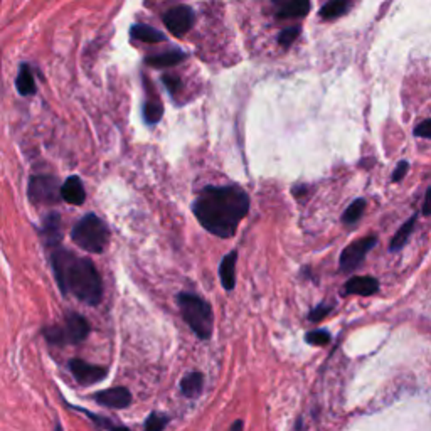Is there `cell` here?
<instances>
[{
  "label": "cell",
  "mask_w": 431,
  "mask_h": 431,
  "mask_svg": "<svg viewBox=\"0 0 431 431\" xmlns=\"http://www.w3.org/2000/svg\"><path fill=\"white\" fill-rule=\"evenodd\" d=\"M54 431H65V430H62L61 421H56V425H54Z\"/></svg>",
  "instance_id": "obj_34"
},
{
  "label": "cell",
  "mask_w": 431,
  "mask_h": 431,
  "mask_svg": "<svg viewBox=\"0 0 431 431\" xmlns=\"http://www.w3.org/2000/svg\"><path fill=\"white\" fill-rule=\"evenodd\" d=\"M330 334L327 332V330H312V332H307L305 336V340L308 342L310 345H315V347H323V345H327L330 342Z\"/></svg>",
  "instance_id": "obj_25"
},
{
  "label": "cell",
  "mask_w": 431,
  "mask_h": 431,
  "mask_svg": "<svg viewBox=\"0 0 431 431\" xmlns=\"http://www.w3.org/2000/svg\"><path fill=\"white\" fill-rule=\"evenodd\" d=\"M236 259H237V253L231 251L222 258L221 266H219V277H221V283L224 290L231 292V290L236 287V273H234V268H236Z\"/></svg>",
  "instance_id": "obj_14"
},
{
  "label": "cell",
  "mask_w": 431,
  "mask_h": 431,
  "mask_svg": "<svg viewBox=\"0 0 431 431\" xmlns=\"http://www.w3.org/2000/svg\"><path fill=\"white\" fill-rule=\"evenodd\" d=\"M51 266L62 295H73L90 307H98L102 303V275L90 258H81L65 248H56L51 251Z\"/></svg>",
  "instance_id": "obj_2"
},
{
  "label": "cell",
  "mask_w": 431,
  "mask_h": 431,
  "mask_svg": "<svg viewBox=\"0 0 431 431\" xmlns=\"http://www.w3.org/2000/svg\"><path fill=\"white\" fill-rule=\"evenodd\" d=\"M162 83L165 84V88L170 91V95H176V91L180 88V80L177 76H172V74H165V76L162 78Z\"/></svg>",
  "instance_id": "obj_28"
},
{
  "label": "cell",
  "mask_w": 431,
  "mask_h": 431,
  "mask_svg": "<svg viewBox=\"0 0 431 431\" xmlns=\"http://www.w3.org/2000/svg\"><path fill=\"white\" fill-rule=\"evenodd\" d=\"M176 302L179 305L182 318L191 327L192 332L200 340H209L214 332V314L209 303L199 295L187 292L179 293L176 296Z\"/></svg>",
  "instance_id": "obj_4"
},
{
  "label": "cell",
  "mask_w": 431,
  "mask_h": 431,
  "mask_svg": "<svg viewBox=\"0 0 431 431\" xmlns=\"http://www.w3.org/2000/svg\"><path fill=\"white\" fill-rule=\"evenodd\" d=\"M423 214L431 216V189H428V192H426L425 202H423Z\"/></svg>",
  "instance_id": "obj_31"
},
{
  "label": "cell",
  "mask_w": 431,
  "mask_h": 431,
  "mask_svg": "<svg viewBox=\"0 0 431 431\" xmlns=\"http://www.w3.org/2000/svg\"><path fill=\"white\" fill-rule=\"evenodd\" d=\"M299 34H300V27L285 29V31L280 34V37H278V43H280L281 46H285V47L292 46V44L295 43L296 37H299Z\"/></svg>",
  "instance_id": "obj_26"
},
{
  "label": "cell",
  "mask_w": 431,
  "mask_h": 431,
  "mask_svg": "<svg viewBox=\"0 0 431 431\" xmlns=\"http://www.w3.org/2000/svg\"><path fill=\"white\" fill-rule=\"evenodd\" d=\"M27 198L32 204L54 206L61 200V185L53 176H34L29 180Z\"/></svg>",
  "instance_id": "obj_6"
},
{
  "label": "cell",
  "mask_w": 431,
  "mask_h": 431,
  "mask_svg": "<svg viewBox=\"0 0 431 431\" xmlns=\"http://www.w3.org/2000/svg\"><path fill=\"white\" fill-rule=\"evenodd\" d=\"M163 24L170 34L182 37L194 25V10L187 5H176L163 14Z\"/></svg>",
  "instance_id": "obj_9"
},
{
  "label": "cell",
  "mask_w": 431,
  "mask_h": 431,
  "mask_svg": "<svg viewBox=\"0 0 431 431\" xmlns=\"http://www.w3.org/2000/svg\"><path fill=\"white\" fill-rule=\"evenodd\" d=\"M243 426H244V423L241 421V419H236V421L231 425V428H229V431H243Z\"/></svg>",
  "instance_id": "obj_33"
},
{
  "label": "cell",
  "mask_w": 431,
  "mask_h": 431,
  "mask_svg": "<svg viewBox=\"0 0 431 431\" xmlns=\"http://www.w3.org/2000/svg\"><path fill=\"white\" fill-rule=\"evenodd\" d=\"M379 281L374 277H354L345 283V295L371 296L377 293Z\"/></svg>",
  "instance_id": "obj_13"
},
{
  "label": "cell",
  "mask_w": 431,
  "mask_h": 431,
  "mask_svg": "<svg viewBox=\"0 0 431 431\" xmlns=\"http://www.w3.org/2000/svg\"><path fill=\"white\" fill-rule=\"evenodd\" d=\"M330 312H332V305H329V303H322V305H318L317 308H314V310L310 312V315H308V321L321 322L327 317V315L330 314Z\"/></svg>",
  "instance_id": "obj_27"
},
{
  "label": "cell",
  "mask_w": 431,
  "mask_h": 431,
  "mask_svg": "<svg viewBox=\"0 0 431 431\" xmlns=\"http://www.w3.org/2000/svg\"><path fill=\"white\" fill-rule=\"evenodd\" d=\"M169 421H170L169 416L154 411V413L148 415V418L145 419L143 431H163L165 426L169 425Z\"/></svg>",
  "instance_id": "obj_23"
},
{
  "label": "cell",
  "mask_w": 431,
  "mask_h": 431,
  "mask_svg": "<svg viewBox=\"0 0 431 431\" xmlns=\"http://www.w3.org/2000/svg\"><path fill=\"white\" fill-rule=\"evenodd\" d=\"M273 2H277V3H278V2H283V0H273Z\"/></svg>",
  "instance_id": "obj_35"
},
{
  "label": "cell",
  "mask_w": 431,
  "mask_h": 431,
  "mask_svg": "<svg viewBox=\"0 0 431 431\" xmlns=\"http://www.w3.org/2000/svg\"><path fill=\"white\" fill-rule=\"evenodd\" d=\"M106 431H132V430H130L128 426H125V425H115V423L111 421V425L108 426Z\"/></svg>",
  "instance_id": "obj_32"
},
{
  "label": "cell",
  "mask_w": 431,
  "mask_h": 431,
  "mask_svg": "<svg viewBox=\"0 0 431 431\" xmlns=\"http://www.w3.org/2000/svg\"><path fill=\"white\" fill-rule=\"evenodd\" d=\"M91 399L98 403L100 406L110 408V410H126L132 404L133 396L130 389L125 388V386H115V388H108L95 393Z\"/></svg>",
  "instance_id": "obj_10"
},
{
  "label": "cell",
  "mask_w": 431,
  "mask_h": 431,
  "mask_svg": "<svg viewBox=\"0 0 431 431\" xmlns=\"http://www.w3.org/2000/svg\"><path fill=\"white\" fill-rule=\"evenodd\" d=\"M71 240L81 250L100 255L108 246L110 229H108L105 221L100 219L96 214H86L74 224V228L71 229Z\"/></svg>",
  "instance_id": "obj_5"
},
{
  "label": "cell",
  "mask_w": 431,
  "mask_h": 431,
  "mask_svg": "<svg viewBox=\"0 0 431 431\" xmlns=\"http://www.w3.org/2000/svg\"><path fill=\"white\" fill-rule=\"evenodd\" d=\"M377 244L376 236H366L362 240L354 241V243L349 244L340 255V271L344 273H351L354 271L360 263L364 261V258L367 256V253L373 250Z\"/></svg>",
  "instance_id": "obj_8"
},
{
  "label": "cell",
  "mask_w": 431,
  "mask_h": 431,
  "mask_svg": "<svg viewBox=\"0 0 431 431\" xmlns=\"http://www.w3.org/2000/svg\"><path fill=\"white\" fill-rule=\"evenodd\" d=\"M415 224H416V216H413V218L408 219V221L404 222V224L401 226L399 229H397V233L395 234V237H393L391 246H389V250H391V251L401 250V248H403L404 244H406V241L410 240L411 233H413V229H415Z\"/></svg>",
  "instance_id": "obj_20"
},
{
  "label": "cell",
  "mask_w": 431,
  "mask_h": 431,
  "mask_svg": "<svg viewBox=\"0 0 431 431\" xmlns=\"http://www.w3.org/2000/svg\"><path fill=\"white\" fill-rule=\"evenodd\" d=\"M40 240H43L44 246L49 250H56L59 248V243L62 240L61 231V216L58 213H49L44 218L43 224H40Z\"/></svg>",
  "instance_id": "obj_11"
},
{
  "label": "cell",
  "mask_w": 431,
  "mask_h": 431,
  "mask_svg": "<svg viewBox=\"0 0 431 431\" xmlns=\"http://www.w3.org/2000/svg\"><path fill=\"white\" fill-rule=\"evenodd\" d=\"M415 135L416 137H425V139H431V118L416 126Z\"/></svg>",
  "instance_id": "obj_29"
},
{
  "label": "cell",
  "mask_w": 431,
  "mask_h": 431,
  "mask_svg": "<svg viewBox=\"0 0 431 431\" xmlns=\"http://www.w3.org/2000/svg\"><path fill=\"white\" fill-rule=\"evenodd\" d=\"M250 199L243 189L206 187L194 202V214L204 229L219 237H231L241 219L248 214Z\"/></svg>",
  "instance_id": "obj_1"
},
{
  "label": "cell",
  "mask_w": 431,
  "mask_h": 431,
  "mask_svg": "<svg viewBox=\"0 0 431 431\" xmlns=\"http://www.w3.org/2000/svg\"><path fill=\"white\" fill-rule=\"evenodd\" d=\"M130 34H132L133 39L142 40V43L148 44H157L165 40V36H163L161 31H157V29L150 27V25L147 24H135L130 29Z\"/></svg>",
  "instance_id": "obj_17"
},
{
  "label": "cell",
  "mask_w": 431,
  "mask_h": 431,
  "mask_svg": "<svg viewBox=\"0 0 431 431\" xmlns=\"http://www.w3.org/2000/svg\"><path fill=\"white\" fill-rule=\"evenodd\" d=\"M68 369L76 379L78 384L81 386H93L98 382L105 381L108 376V367L100 366V364H90L84 359L73 358L68 360Z\"/></svg>",
  "instance_id": "obj_7"
},
{
  "label": "cell",
  "mask_w": 431,
  "mask_h": 431,
  "mask_svg": "<svg viewBox=\"0 0 431 431\" xmlns=\"http://www.w3.org/2000/svg\"><path fill=\"white\" fill-rule=\"evenodd\" d=\"M91 334V325L83 314L66 312L62 322L51 323L40 329V336L53 347H66V345H80Z\"/></svg>",
  "instance_id": "obj_3"
},
{
  "label": "cell",
  "mask_w": 431,
  "mask_h": 431,
  "mask_svg": "<svg viewBox=\"0 0 431 431\" xmlns=\"http://www.w3.org/2000/svg\"><path fill=\"white\" fill-rule=\"evenodd\" d=\"M163 115V106L159 100H148L143 106V118L148 125H155L161 121Z\"/></svg>",
  "instance_id": "obj_22"
},
{
  "label": "cell",
  "mask_w": 431,
  "mask_h": 431,
  "mask_svg": "<svg viewBox=\"0 0 431 431\" xmlns=\"http://www.w3.org/2000/svg\"><path fill=\"white\" fill-rule=\"evenodd\" d=\"M310 10V0H287L278 12L280 19L303 17Z\"/></svg>",
  "instance_id": "obj_19"
},
{
  "label": "cell",
  "mask_w": 431,
  "mask_h": 431,
  "mask_svg": "<svg viewBox=\"0 0 431 431\" xmlns=\"http://www.w3.org/2000/svg\"><path fill=\"white\" fill-rule=\"evenodd\" d=\"M16 86H17L19 95H22V96L36 95L37 88H36L34 74H32L31 66H29L27 62L21 65V69H19L17 80H16Z\"/></svg>",
  "instance_id": "obj_16"
},
{
  "label": "cell",
  "mask_w": 431,
  "mask_h": 431,
  "mask_svg": "<svg viewBox=\"0 0 431 431\" xmlns=\"http://www.w3.org/2000/svg\"><path fill=\"white\" fill-rule=\"evenodd\" d=\"M202 388H204V374L199 373V371L189 373L182 377V381H180L182 396L189 397V399H194V397H198L200 393H202Z\"/></svg>",
  "instance_id": "obj_15"
},
{
  "label": "cell",
  "mask_w": 431,
  "mask_h": 431,
  "mask_svg": "<svg viewBox=\"0 0 431 431\" xmlns=\"http://www.w3.org/2000/svg\"><path fill=\"white\" fill-rule=\"evenodd\" d=\"M364 209H366V200L364 199L354 200V202L349 206V209L345 211V214L342 216V221H344L345 224H354V222H358L359 219L362 218Z\"/></svg>",
  "instance_id": "obj_24"
},
{
  "label": "cell",
  "mask_w": 431,
  "mask_h": 431,
  "mask_svg": "<svg viewBox=\"0 0 431 431\" xmlns=\"http://www.w3.org/2000/svg\"><path fill=\"white\" fill-rule=\"evenodd\" d=\"M185 59V54L182 51H169V53H163V54H157V56H148L145 59L148 66L152 68H170V66H176L179 65Z\"/></svg>",
  "instance_id": "obj_18"
},
{
  "label": "cell",
  "mask_w": 431,
  "mask_h": 431,
  "mask_svg": "<svg viewBox=\"0 0 431 431\" xmlns=\"http://www.w3.org/2000/svg\"><path fill=\"white\" fill-rule=\"evenodd\" d=\"M352 0H329L325 5L322 7L321 10V16L323 19H336L345 14L351 7Z\"/></svg>",
  "instance_id": "obj_21"
},
{
  "label": "cell",
  "mask_w": 431,
  "mask_h": 431,
  "mask_svg": "<svg viewBox=\"0 0 431 431\" xmlns=\"http://www.w3.org/2000/svg\"><path fill=\"white\" fill-rule=\"evenodd\" d=\"M408 169H410V163H408L406 161H403V162L397 163L395 174H393V182L403 180V177L408 174Z\"/></svg>",
  "instance_id": "obj_30"
},
{
  "label": "cell",
  "mask_w": 431,
  "mask_h": 431,
  "mask_svg": "<svg viewBox=\"0 0 431 431\" xmlns=\"http://www.w3.org/2000/svg\"><path fill=\"white\" fill-rule=\"evenodd\" d=\"M61 199L71 206H83L86 200V191L78 176H71L61 185Z\"/></svg>",
  "instance_id": "obj_12"
}]
</instances>
